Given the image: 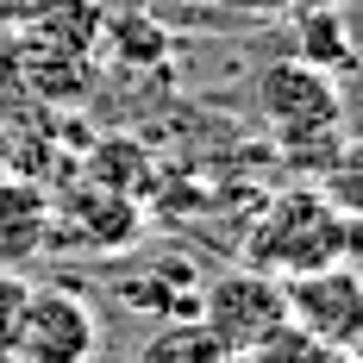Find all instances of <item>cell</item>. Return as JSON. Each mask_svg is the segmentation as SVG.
Here are the masks:
<instances>
[{"instance_id": "52a82bcc", "label": "cell", "mask_w": 363, "mask_h": 363, "mask_svg": "<svg viewBox=\"0 0 363 363\" xmlns=\"http://www.w3.org/2000/svg\"><path fill=\"white\" fill-rule=\"evenodd\" d=\"M50 245V194L32 176H0V263L19 269Z\"/></svg>"}, {"instance_id": "5b68a950", "label": "cell", "mask_w": 363, "mask_h": 363, "mask_svg": "<svg viewBox=\"0 0 363 363\" xmlns=\"http://www.w3.org/2000/svg\"><path fill=\"white\" fill-rule=\"evenodd\" d=\"M289 320L326 351H357L363 345V276L351 263H326L282 282Z\"/></svg>"}, {"instance_id": "8fae6325", "label": "cell", "mask_w": 363, "mask_h": 363, "mask_svg": "<svg viewBox=\"0 0 363 363\" xmlns=\"http://www.w3.org/2000/svg\"><path fill=\"white\" fill-rule=\"evenodd\" d=\"M26 294H32V282L0 263V351H6V338H13V320H19V307H26Z\"/></svg>"}, {"instance_id": "3957f363", "label": "cell", "mask_w": 363, "mask_h": 363, "mask_svg": "<svg viewBox=\"0 0 363 363\" xmlns=\"http://www.w3.org/2000/svg\"><path fill=\"white\" fill-rule=\"evenodd\" d=\"M194 320L225 345V357H238V351H251L257 338H269L276 326H289V301H282V282L276 276L238 263V269H225L213 282H201Z\"/></svg>"}, {"instance_id": "30bf717a", "label": "cell", "mask_w": 363, "mask_h": 363, "mask_svg": "<svg viewBox=\"0 0 363 363\" xmlns=\"http://www.w3.org/2000/svg\"><path fill=\"white\" fill-rule=\"evenodd\" d=\"M320 351H326V345H313V338L289 320V326H276L269 338H257L251 351H238L232 363H320Z\"/></svg>"}, {"instance_id": "4fadbf2b", "label": "cell", "mask_w": 363, "mask_h": 363, "mask_svg": "<svg viewBox=\"0 0 363 363\" xmlns=\"http://www.w3.org/2000/svg\"><path fill=\"white\" fill-rule=\"evenodd\" d=\"M0 176H13V132L0 125Z\"/></svg>"}, {"instance_id": "8992f818", "label": "cell", "mask_w": 363, "mask_h": 363, "mask_svg": "<svg viewBox=\"0 0 363 363\" xmlns=\"http://www.w3.org/2000/svg\"><path fill=\"white\" fill-rule=\"evenodd\" d=\"M57 232H69L75 245H88V251H125L132 238H138V201L132 194H119V188H101V182H82L63 207H50V238Z\"/></svg>"}, {"instance_id": "6da1fadb", "label": "cell", "mask_w": 363, "mask_h": 363, "mask_svg": "<svg viewBox=\"0 0 363 363\" xmlns=\"http://www.w3.org/2000/svg\"><path fill=\"white\" fill-rule=\"evenodd\" d=\"M338 245H345V213L320 194V182H294L282 194H269L263 213L251 219L245 263L276 276V282H289V276L338 263Z\"/></svg>"}, {"instance_id": "277c9868", "label": "cell", "mask_w": 363, "mask_h": 363, "mask_svg": "<svg viewBox=\"0 0 363 363\" xmlns=\"http://www.w3.org/2000/svg\"><path fill=\"white\" fill-rule=\"evenodd\" d=\"M94 351H101V320H94V307L75 289H32L0 357H19V363H94Z\"/></svg>"}, {"instance_id": "7a4b0ae2", "label": "cell", "mask_w": 363, "mask_h": 363, "mask_svg": "<svg viewBox=\"0 0 363 363\" xmlns=\"http://www.w3.org/2000/svg\"><path fill=\"white\" fill-rule=\"evenodd\" d=\"M257 113L263 125L276 132V145L294 150V163H313V176L326 169V157L345 138V119H338V82L326 69H313L307 57L289 63H269L257 75Z\"/></svg>"}, {"instance_id": "9a60e30c", "label": "cell", "mask_w": 363, "mask_h": 363, "mask_svg": "<svg viewBox=\"0 0 363 363\" xmlns=\"http://www.w3.org/2000/svg\"><path fill=\"white\" fill-rule=\"evenodd\" d=\"M357 351H363V345H357Z\"/></svg>"}, {"instance_id": "ba28073f", "label": "cell", "mask_w": 363, "mask_h": 363, "mask_svg": "<svg viewBox=\"0 0 363 363\" xmlns=\"http://www.w3.org/2000/svg\"><path fill=\"white\" fill-rule=\"evenodd\" d=\"M132 363H232V357H225V345H219L201 320H163V326L138 345Z\"/></svg>"}, {"instance_id": "9c48e42d", "label": "cell", "mask_w": 363, "mask_h": 363, "mask_svg": "<svg viewBox=\"0 0 363 363\" xmlns=\"http://www.w3.org/2000/svg\"><path fill=\"white\" fill-rule=\"evenodd\" d=\"M313 182H320V194H326L345 219L363 213V138H351V132H345V138H338V150L326 157V169H320Z\"/></svg>"}, {"instance_id": "7c38bea8", "label": "cell", "mask_w": 363, "mask_h": 363, "mask_svg": "<svg viewBox=\"0 0 363 363\" xmlns=\"http://www.w3.org/2000/svg\"><path fill=\"white\" fill-rule=\"evenodd\" d=\"M338 263H351V269L363 276V213L345 219V245H338Z\"/></svg>"}, {"instance_id": "5bb4252c", "label": "cell", "mask_w": 363, "mask_h": 363, "mask_svg": "<svg viewBox=\"0 0 363 363\" xmlns=\"http://www.w3.org/2000/svg\"><path fill=\"white\" fill-rule=\"evenodd\" d=\"M320 363H363V351H320Z\"/></svg>"}]
</instances>
